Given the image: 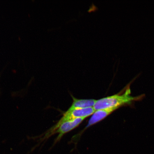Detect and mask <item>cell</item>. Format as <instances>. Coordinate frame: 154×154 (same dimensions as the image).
Returning a JSON list of instances; mask_svg holds the SVG:
<instances>
[{
  "mask_svg": "<svg viewBox=\"0 0 154 154\" xmlns=\"http://www.w3.org/2000/svg\"><path fill=\"white\" fill-rule=\"evenodd\" d=\"M95 110L93 107L75 109L72 111H66L60 120L50 129L48 135L51 136L60 125L65 122L77 118H86L93 114Z\"/></svg>",
  "mask_w": 154,
  "mask_h": 154,
  "instance_id": "7a4b0ae2",
  "label": "cell"
},
{
  "mask_svg": "<svg viewBox=\"0 0 154 154\" xmlns=\"http://www.w3.org/2000/svg\"><path fill=\"white\" fill-rule=\"evenodd\" d=\"M119 108L118 107H113L95 111L92 115L91 118L88 121V125H86L84 130H85L86 129L90 128V126L100 122L106 117L111 114L113 112Z\"/></svg>",
  "mask_w": 154,
  "mask_h": 154,
  "instance_id": "277c9868",
  "label": "cell"
},
{
  "mask_svg": "<svg viewBox=\"0 0 154 154\" xmlns=\"http://www.w3.org/2000/svg\"><path fill=\"white\" fill-rule=\"evenodd\" d=\"M73 102L67 111H72L75 109H81L93 107L96 100L94 99H79L72 96Z\"/></svg>",
  "mask_w": 154,
  "mask_h": 154,
  "instance_id": "5b68a950",
  "label": "cell"
},
{
  "mask_svg": "<svg viewBox=\"0 0 154 154\" xmlns=\"http://www.w3.org/2000/svg\"><path fill=\"white\" fill-rule=\"evenodd\" d=\"M140 74L137 75L126 86L127 89L122 93H119L96 100L94 108L95 111L113 107L120 108L122 106L130 105L133 102L140 100L143 97V95L133 97L131 95L130 86L131 83L136 79Z\"/></svg>",
  "mask_w": 154,
  "mask_h": 154,
  "instance_id": "6da1fadb",
  "label": "cell"
},
{
  "mask_svg": "<svg viewBox=\"0 0 154 154\" xmlns=\"http://www.w3.org/2000/svg\"><path fill=\"white\" fill-rule=\"evenodd\" d=\"M85 119V118H77L74 120L67 121L61 124L53 133V134L57 133L59 134L55 140V143L59 141L63 135L77 128L79 125L81 124Z\"/></svg>",
  "mask_w": 154,
  "mask_h": 154,
  "instance_id": "3957f363",
  "label": "cell"
}]
</instances>
